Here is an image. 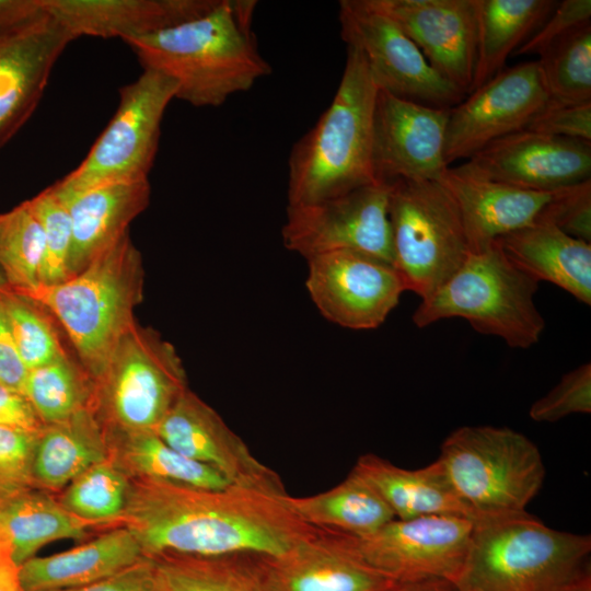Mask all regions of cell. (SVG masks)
I'll return each mask as SVG.
<instances>
[{
  "label": "cell",
  "mask_w": 591,
  "mask_h": 591,
  "mask_svg": "<svg viewBox=\"0 0 591 591\" xmlns=\"http://www.w3.org/2000/svg\"><path fill=\"white\" fill-rule=\"evenodd\" d=\"M537 221L591 243V179L557 189Z\"/></svg>",
  "instance_id": "b9f144b4"
},
{
  "label": "cell",
  "mask_w": 591,
  "mask_h": 591,
  "mask_svg": "<svg viewBox=\"0 0 591 591\" xmlns=\"http://www.w3.org/2000/svg\"><path fill=\"white\" fill-rule=\"evenodd\" d=\"M350 472L379 494L395 519L457 515L473 520L438 460L421 468L407 470L375 454H364Z\"/></svg>",
  "instance_id": "4316f807"
},
{
  "label": "cell",
  "mask_w": 591,
  "mask_h": 591,
  "mask_svg": "<svg viewBox=\"0 0 591 591\" xmlns=\"http://www.w3.org/2000/svg\"><path fill=\"white\" fill-rule=\"evenodd\" d=\"M441 184L453 198L470 252H478L500 236L535 223L554 192H535L476 175L462 164L449 166Z\"/></svg>",
  "instance_id": "7402d4cb"
},
{
  "label": "cell",
  "mask_w": 591,
  "mask_h": 591,
  "mask_svg": "<svg viewBox=\"0 0 591 591\" xmlns=\"http://www.w3.org/2000/svg\"><path fill=\"white\" fill-rule=\"evenodd\" d=\"M149 181L106 184L66 202L72 228L69 277L128 233L130 222L149 205Z\"/></svg>",
  "instance_id": "cb8c5ba5"
},
{
  "label": "cell",
  "mask_w": 591,
  "mask_h": 591,
  "mask_svg": "<svg viewBox=\"0 0 591 591\" xmlns=\"http://www.w3.org/2000/svg\"><path fill=\"white\" fill-rule=\"evenodd\" d=\"M286 495L131 478L118 526L128 529L150 558L279 555L318 530L291 511Z\"/></svg>",
  "instance_id": "6da1fadb"
},
{
  "label": "cell",
  "mask_w": 591,
  "mask_h": 591,
  "mask_svg": "<svg viewBox=\"0 0 591 591\" xmlns=\"http://www.w3.org/2000/svg\"><path fill=\"white\" fill-rule=\"evenodd\" d=\"M36 436L0 426V503L36 488L33 478Z\"/></svg>",
  "instance_id": "ab89813d"
},
{
  "label": "cell",
  "mask_w": 591,
  "mask_h": 591,
  "mask_svg": "<svg viewBox=\"0 0 591 591\" xmlns=\"http://www.w3.org/2000/svg\"><path fill=\"white\" fill-rule=\"evenodd\" d=\"M0 296V384L22 393L27 375Z\"/></svg>",
  "instance_id": "bcb514c9"
},
{
  "label": "cell",
  "mask_w": 591,
  "mask_h": 591,
  "mask_svg": "<svg viewBox=\"0 0 591 591\" xmlns=\"http://www.w3.org/2000/svg\"><path fill=\"white\" fill-rule=\"evenodd\" d=\"M566 591H591V584L581 586Z\"/></svg>",
  "instance_id": "f5cc1de1"
},
{
  "label": "cell",
  "mask_w": 591,
  "mask_h": 591,
  "mask_svg": "<svg viewBox=\"0 0 591 591\" xmlns=\"http://www.w3.org/2000/svg\"><path fill=\"white\" fill-rule=\"evenodd\" d=\"M47 16L43 0H0V34L24 28Z\"/></svg>",
  "instance_id": "c3c4849f"
},
{
  "label": "cell",
  "mask_w": 591,
  "mask_h": 591,
  "mask_svg": "<svg viewBox=\"0 0 591 591\" xmlns=\"http://www.w3.org/2000/svg\"><path fill=\"white\" fill-rule=\"evenodd\" d=\"M590 535L525 512L474 521L459 591H566L591 584Z\"/></svg>",
  "instance_id": "277c9868"
},
{
  "label": "cell",
  "mask_w": 591,
  "mask_h": 591,
  "mask_svg": "<svg viewBox=\"0 0 591 591\" xmlns=\"http://www.w3.org/2000/svg\"><path fill=\"white\" fill-rule=\"evenodd\" d=\"M376 94L362 54L346 46L332 103L288 158V205L318 201L378 182L372 164Z\"/></svg>",
  "instance_id": "3957f363"
},
{
  "label": "cell",
  "mask_w": 591,
  "mask_h": 591,
  "mask_svg": "<svg viewBox=\"0 0 591 591\" xmlns=\"http://www.w3.org/2000/svg\"><path fill=\"white\" fill-rule=\"evenodd\" d=\"M267 591H386L396 582L370 569L338 532L318 529L279 555H255Z\"/></svg>",
  "instance_id": "44dd1931"
},
{
  "label": "cell",
  "mask_w": 591,
  "mask_h": 591,
  "mask_svg": "<svg viewBox=\"0 0 591 591\" xmlns=\"http://www.w3.org/2000/svg\"><path fill=\"white\" fill-rule=\"evenodd\" d=\"M0 296L18 352L27 370L66 355L53 325L37 304L1 285Z\"/></svg>",
  "instance_id": "74e56055"
},
{
  "label": "cell",
  "mask_w": 591,
  "mask_h": 591,
  "mask_svg": "<svg viewBox=\"0 0 591 591\" xmlns=\"http://www.w3.org/2000/svg\"><path fill=\"white\" fill-rule=\"evenodd\" d=\"M219 0H43L47 13L74 38L82 35L123 40L196 19Z\"/></svg>",
  "instance_id": "603a6c76"
},
{
  "label": "cell",
  "mask_w": 591,
  "mask_h": 591,
  "mask_svg": "<svg viewBox=\"0 0 591 591\" xmlns=\"http://www.w3.org/2000/svg\"><path fill=\"white\" fill-rule=\"evenodd\" d=\"M416 44L429 65L471 92L477 47L474 0H370Z\"/></svg>",
  "instance_id": "d6986e66"
},
{
  "label": "cell",
  "mask_w": 591,
  "mask_h": 591,
  "mask_svg": "<svg viewBox=\"0 0 591 591\" xmlns=\"http://www.w3.org/2000/svg\"><path fill=\"white\" fill-rule=\"evenodd\" d=\"M12 561L14 563L10 540L0 523V569Z\"/></svg>",
  "instance_id": "816d5d0a"
},
{
  "label": "cell",
  "mask_w": 591,
  "mask_h": 591,
  "mask_svg": "<svg viewBox=\"0 0 591 591\" xmlns=\"http://www.w3.org/2000/svg\"><path fill=\"white\" fill-rule=\"evenodd\" d=\"M256 4L219 0L196 19L124 42L143 70L175 81V99L196 107L220 106L271 72L253 32Z\"/></svg>",
  "instance_id": "7a4b0ae2"
},
{
  "label": "cell",
  "mask_w": 591,
  "mask_h": 591,
  "mask_svg": "<svg viewBox=\"0 0 591 591\" xmlns=\"http://www.w3.org/2000/svg\"><path fill=\"white\" fill-rule=\"evenodd\" d=\"M525 129L591 142V101L581 103L547 101Z\"/></svg>",
  "instance_id": "ee69618b"
},
{
  "label": "cell",
  "mask_w": 591,
  "mask_h": 591,
  "mask_svg": "<svg viewBox=\"0 0 591 591\" xmlns=\"http://www.w3.org/2000/svg\"><path fill=\"white\" fill-rule=\"evenodd\" d=\"M0 591H24L19 576V566L13 561L0 569Z\"/></svg>",
  "instance_id": "f907efd6"
},
{
  "label": "cell",
  "mask_w": 591,
  "mask_h": 591,
  "mask_svg": "<svg viewBox=\"0 0 591 591\" xmlns=\"http://www.w3.org/2000/svg\"><path fill=\"white\" fill-rule=\"evenodd\" d=\"M591 412V364L582 366L563 375L545 396L530 408L535 421L554 422L571 414Z\"/></svg>",
  "instance_id": "60d3db41"
},
{
  "label": "cell",
  "mask_w": 591,
  "mask_h": 591,
  "mask_svg": "<svg viewBox=\"0 0 591 591\" xmlns=\"http://www.w3.org/2000/svg\"><path fill=\"white\" fill-rule=\"evenodd\" d=\"M176 83L153 71L119 89L114 116L83 161L49 186L60 202L106 184L148 181L157 155L161 123Z\"/></svg>",
  "instance_id": "9c48e42d"
},
{
  "label": "cell",
  "mask_w": 591,
  "mask_h": 591,
  "mask_svg": "<svg viewBox=\"0 0 591 591\" xmlns=\"http://www.w3.org/2000/svg\"><path fill=\"white\" fill-rule=\"evenodd\" d=\"M73 39L49 14L35 24L0 34V149L31 117L54 65Z\"/></svg>",
  "instance_id": "ffe728a7"
},
{
  "label": "cell",
  "mask_w": 591,
  "mask_h": 591,
  "mask_svg": "<svg viewBox=\"0 0 591 591\" xmlns=\"http://www.w3.org/2000/svg\"><path fill=\"white\" fill-rule=\"evenodd\" d=\"M338 20L343 40L362 54L378 90L442 108H451L465 97L370 0L339 1Z\"/></svg>",
  "instance_id": "4fadbf2b"
},
{
  "label": "cell",
  "mask_w": 591,
  "mask_h": 591,
  "mask_svg": "<svg viewBox=\"0 0 591 591\" xmlns=\"http://www.w3.org/2000/svg\"><path fill=\"white\" fill-rule=\"evenodd\" d=\"M105 429L108 459L129 479L143 478L212 489L231 485L219 472L183 455L153 430Z\"/></svg>",
  "instance_id": "f1b7e54d"
},
{
  "label": "cell",
  "mask_w": 591,
  "mask_h": 591,
  "mask_svg": "<svg viewBox=\"0 0 591 591\" xmlns=\"http://www.w3.org/2000/svg\"><path fill=\"white\" fill-rule=\"evenodd\" d=\"M386 591H459V589L452 581L431 578L415 581L396 582Z\"/></svg>",
  "instance_id": "681fc988"
},
{
  "label": "cell",
  "mask_w": 591,
  "mask_h": 591,
  "mask_svg": "<svg viewBox=\"0 0 591 591\" xmlns=\"http://www.w3.org/2000/svg\"><path fill=\"white\" fill-rule=\"evenodd\" d=\"M389 220L393 267L405 291L436 292L470 253L457 207L440 181L391 183Z\"/></svg>",
  "instance_id": "ba28073f"
},
{
  "label": "cell",
  "mask_w": 591,
  "mask_h": 591,
  "mask_svg": "<svg viewBox=\"0 0 591 591\" xmlns=\"http://www.w3.org/2000/svg\"><path fill=\"white\" fill-rule=\"evenodd\" d=\"M60 591H165L152 558L146 557L131 567L86 586Z\"/></svg>",
  "instance_id": "f6af8a7d"
},
{
  "label": "cell",
  "mask_w": 591,
  "mask_h": 591,
  "mask_svg": "<svg viewBox=\"0 0 591 591\" xmlns=\"http://www.w3.org/2000/svg\"><path fill=\"white\" fill-rule=\"evenodd\" d=\"M538 282L513 265L494 242L470 252L461 267L430 297L421 300L413 321L419 327L462 317L511 348L536 344L545 321L534 302Z\"/></svg>",
  "instance_id": "8992f818"
},
{
  "label": "cell",
  "mask_w": 591,
  "mask_h": 591,
  "mask_svg": "<svg viewBox=\"0 0 591 591\" xmlns=\"http://www.w3.org/2000/svg\"><path fill=\"white\" fill-rule=\"evenodd\" d=\"M141 256L126 233L84 269L50 286L19 294L49 311L66 331L95 382L128 329L142 299Z\"/></svg>",
  "instance_id": "5b68a950"
},
{
  "label": "cell",
  "mask_w": 591,
  "mask_h": 591,
  "mask_svg": "<svg viewBox=\"0 0 591 591\" xmlns=\"http://www.w3.org/2000/svg\"><path fill=\"white\" fill-rule=\"evenodd\" d=\"M153 431L183 455L219 472L231 485L287 494L279 475L258 461L220 415L189 389Z\"/></svg>",
  "instance_id": "e0dca14e"
},
{
  "label": "cell",
  "mask_w": 591,
  "mask_h": 591,
  "mask_svg": "<svg viewBox=\"0 0 591 591\" xmlns=\"http://www.w3.org/2000/svg\"><path fill=\"white\" fill-rule=\"evenodd\" d=\"M390 189L391 183L375 182L318 201L288 205L285 246L306 260L350 251L393 265Z\"/></svg>",
  "instance_id": "7c38bea8"
},
{
  "label": "cell",
  "mask_w": 591,
  "mask_h": 591,
  "mask_svg": "<svg viewBox=\"0 0 591 591\" xmlns=\"http://www.w3.org/2000/svg\"><path fill=\"white\" fill-rule=\"evenodd\" d=\"M449 109L378 90L372 138L375 179L439 181L444 159Z\"/></svg>",
  "instance_id": "2e32d148"
},
{
  "label": "cell",
  "mask_w": 591,
  "mask_h": 591,
  "mask_svg": "<svg viewBox=\"0 0 591 591\" xmlns=\"http://www.w3.org/2000/svg\"><path fill=\"white\" fill-rule=\"evenodd\" d=\"M538 57L548 101H591V22L554 42Z\"/></svg>",
  "instance_id": "8d00e7d4"
},
{
  "label": "cell",
  "mask_w": 591,
  "mask_h": 591,
  "mask_svg": "<svg viewBox=\"0 0 591 591\" xmlns=\"http://www.w3.org/2000/svg\"><path fill=\"white\" fill-rule=\"evenodd\" d=\"M26 201L39 221L45 239L39 285L59 283L69 278L68 263L72 241L69 211L49 187Z\"/></svg>",
  "instance_id": "f35d334b"
},
{
  "label": "cell",
  "mask_w": 591,
  "mask_h": 591,
  "mask_svg": "<svg viewBox=\"0 0 591 591\" xmlns=\"http://www.w3.org/2000/svg\"><path fill=\"white\" fill-rule=\"evenodd\" d=\"M93 406L107 428L154 430L188 389L175 348L137 322L123 336L94 382Z\"/></svg>",
  "instance_id": "30bf717a"
},
{
  "label": "cell",
  "mask_w": 591,
  "mask_h": 591,
  "mask_svg": "<svg viewBox=\"0 0 591 591\" xmlns=\"http://www.w3.org/2000/svg\"><path fill=\"white\" fill-rule=\"evenodd\" d=\"M44 254L43 229L27 201L0 213V268L8 289L16 294L35 289Z\"/></svg>",
  "instance_id": "d590c367"
},
{
  "label": "cell",
  "mask_w": 591,
  "mask_h": 591,
  "mask_svg": "<svg viewBox=\"0 0 591 591\" xmlns=\"http://www.w3.org/2000/svg\"><path fill=\"white\" fill-rule=\"evenodd\" d=\"M285 501L306 524L355 536L370 534L395 519L379 494L351 472L326 491L306 497L287 494Z\"/></svg>",
  "instance_id": "4dcf8cb0"
},
{
  "label": "cell",
  "mask_w": 591,
  "mask_h": 591,
  "mask_svg": "<svg viewBox=\"0 0 591 591\" xmlns=\"http://www.w3.org/2000/svg\"><path fill=\"white\" fill-rule=\"evenodd\" d=\"M473 526L474 521L467 518L430 515L393 519L362 536L338 533L355 558L390 580L438 578L455 584L465 563Z\"/></svg>",
  "instance_id": "8fae6325"
},
{
  "label": "cell",
  "mask_w": 591,
  "mask_h": 591,
  "mask_svg": "<svg viewBox=\"0 0 591 591\" xmlns=\"http://www.w3.org/2000/svg\"><path fill=\"white\" fill-rule=\"evenodd\" d=\"M556 4L553 0H474L477 47L471 92L505 68L508 57L543 24Z\"/></svg>",
  "instance_id": "f546056e"
},
{
  "label": "cell",
  "mask_w": 591,
  "mask_h": 591,
  "mask_svg": "<svg viewBox=\"0 0 591 591\" xmlns=\"http://www.w3.org/2000/svg\"><path fill=\"white\" fill-rule=\"evenodd\" d=\"M542 27L532 34L513 56L540 55L548 46L577 27L591 22L590 0H564L557 2Z\"/></svg>",
  "instance_id": "7bdbcfd3"
},
{
  "label": "cell",
  "mask_w": 591,
  "mask_h": 591,
  "mask_svg": "<svg viewBox=\"0 0 591 591\" xmlns=\"http://www.w3.org/2000/svg\"><path fill=\"white\" fill-rule=\"evenodd\" d=\"M146 558L134 534L114 526L91 541L19 566L24 591H60L112 577Z\"/></svg>",
  "instance_id": "d4e9b609"
},
{
  "label": "cell",
  "mask_w": 591,
  "mask_h": 591,
  "mask_svg": "<svg viewBox=\"0 0 591 591\" xmlns=\"http://www.w3.org/2000/svg\"><path fill=\"white\" fill-rule=\"evenodd\" d=\"M108 459L106 429L94 406L66 420L45 425L33 455L36 488L59 493L90 466Z\"/></svg>",
  "instance_id": "83f0119b"
},
{
  "label": "cell",
  "mask_w": 591,
  "mask_h": 591,
  "mask_svg": "<svg viewBox=\"0 0 591 591\" xmlns=\"http://www.w3.org/2000/svg\"><path fill=\"white\" fill-rule=\"evenodd\" d=\"M306 289L321 314L350 329L379 327L405 291L393 265L350 251L308 259Z\"/></svg>",
  "instance_id": "9a60e30c"
},
{
  "label": "cell",
  "mask_w": 591,
  "mask_h": 591,
  "mask_svg": "<svg viewBox=\"0 0 591 591\" xmlns=\"http://www.w3.org/2000/svg\"><path fill=\"white\" fill-rule=\"evenodd\" d=\"M0 426L38 433L45 425L23 393L0 384Z\"/></svg>",
  "instance_id": "7dc6e473"
},
{
  "label": "cell",
  "mask_w": 591,
  "mask_h": 591,
  "mask_svg": "<svg viewBox=\"0 0 591 591\" xmlns=\"http://www.w3.org/2000/svg\"><path fill=\"white\" fill-rule=\"evenodd\" d=\"M506 257L535 281H548L591 304V243L546 221L512 231L495 241Z\"/></svg>",
  "instance_id": "484cf974"
},
{
  "label": "cell",
  "mask_w": 591,
  "mask_h": 591,
  "mask_svg": "<svg viewBox=\"0 0 591 591\" xmlns=\"http://www.w3.org/2000/svg\"><path fill=\"white\" fill-rule=\"evenodd\" d=\"M548 101L537 60L503 68L449 109L447 164L525 129Z\"/></svg>",
  "instance_id": "5bb4252c"
},
{
  "label": "cell",
  "mask_w": 591,
  "mask_h": 591,
  "mask_svg": "<svg viewBox=\"0 0 591 591\" xmlns=\"http://www.w3.org/2000/svg\"><path fill=\"white\" fill-rule=\"evenodd\" d=\"M437 460L473 521L525 512L545 478L537 447L508 427H460Z\"/></svg>",
  "instance_id": "52a82bcc"
},
{
  "label": "cell",
  "mask_w": 591,
  "mask_h": 591,
  "mask_svg": "<svg viewBox=\"0 0 591 591\" xmlns=\"http://www.w3.org/2000/svg\"><path fill=\"white\" fill-rule=\"evenodd\" d=\"M129 489V478L109 459L96 463L55 494L60 505L94 528L118 526Z\"/></svg>",
  "instance_id": "e575fe53"
},
{
  "label": "cell",
  "mask_w": 591,
  "mask_h": 591,
  "mask_svg": "<svg viewBox=\"0 0 591 591\" xmlns=\"http://www.w3.org/2000/svg\"><path fill=\"white\" fill-rule=\"evenodd\" d=\"M151 558L165 591H267L255 554Z\"/></svg>",
  "instance_id": "d6a6232c"
},
{
  "label": "cell",
  "mask_w": 591,
  "mask_h": 591,
  "mask_svg": "<svg viewBox=\"0 0 591 591\" xmlns=\"http://www.w3.org/2000/svg\"><path fill=\"white\" fill-rule=\"evenodd\" d=\"M94 382L67 355L27 371L22 393L44 425L56 424L93 406Z\"/></svg>",
  "instance_id": "836d02e7"
},
{
  "label": "cell",
  "mask_w": 591,
  "mask_h": 591,
  "mask_svg": "<svg viewBox=\"0 0 591 591\" xmlns=\"http://www.w3.org/2000/svg\"><path fill=\"white\" fill-rule=\"evenodd\" d=\"M0 523L9 536L18 566L53 541L84 540L94 529L68 512L55 494L38 488L0 503Z\"/></svg>",
  "instance_id": "1f68e13d"
},
{
  "label": "cell",
  "mask_w": 591,
  "mask_h": 591,
  "mask_svg": "<svg viewBox=\"0 0 591 591\" xmlns=\"http://www.w3.org/2000/svg\"><path fill=\"white\" fill-rule=\"evenodd\" d=\"M462 165L523 189L554 192L590 179L591 142L523 129L495 140Z\"/></svg>",
  "instance_id": "ac0fdd59"
}]
</instances>
